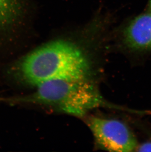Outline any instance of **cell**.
Segmentation results:
<instances>
[{"mask_svg": "<svg viewBox=\"0 0 151 152\" xmlns=\"http://www.w3.org/2000/svg\"><path fill=\"white\" fill-rule=\"evenodd\" d=\"M90 69L89 58L80 45L57 39L10 64L6 75L15 83L36 87L54 80L87 78Z\"/></svg>", "mask_w": 151, "mask_h": 152, "instance_id": "6da1fadb", "label": "cell"}, {"mask_svg": "<svg viewBox=\"0 0 151 152\" xmlns=\"http://www.w3.org/2000/svg\"><path fill=\"white\" fill-rule=\"evenodd\" d=\"M33 93L21 96L0 97V102L9 105L36 104L64 113L83 117L93 109L107 104L87 78L59 79L36 87Z\"/></svg>", "mask_w": 151, "mask_h": 152, "instance_id": "7a4b0ae2", "label": "cell"}, {"mask_svg": "<svg viewBox=\"0 0 151 152\" xmlns=\"http://www.w3.org/2000/svg\"><path fill=\"white\" fill-rule=\"evenodd\" d=\"M87 125L100 148L110 152L136 151L138 142L133 132L122 121L115 119L91 117Z\"/></svg>", "mask_w": 151, "mask_h": 152, "instance_id": "3957f363", "label": "cell"}, {"mask_svg": "<svg viewBox=\"0 0 151 152\" xmlns=\"http://www.w3.org/2000/svg\"><path fill=\"white\" fill-rule=\"evenodd\" d=\"M121 41L131 51L151 50V12L141 14L130 21L122 31Z\"/></svg>", "mask_w": 151, "mask_h": 152, "instance_id": "277c9868", "label": "cell"}, {"mask_svg": "<svg viewBox=\"0 0 151 152\" xmlns=\"http://www.w3.org/2000/svg\"><path fill=\"white\" fill-rule=\"evenodd\" d=\"M24 13L22 0H0V48L10 39Z\"/></svg>", "mask_w": 151, "mask_h": 152, "instance_id": "5b68a950", "label": "cell"}, {"mask_svg": "<svg viewBox=\"0 0 151 152\" xmlns=\"http://www.w3.org/2000/svg\"><path fill=\"white\" fill-rule=\"evenodd\" d=\"M136 151L139 152H151V140H148L138 144Z\"/></svg>", "mask_w": 151, "mask_h": 152, "instance_id": "8992f818", "label": "cell"}, {"mask_svg": "<svg viewBox=\"0 0 151 152\" xmlns=\"http://www.w3.org/2000/svg\"><path fill=\"white\" fill-rule=\"evenodd\" d=\"M149 7H150V12H151V0H150V2H149Z\"/></svg>", "mask_w": 151, "mask_h": 152, "instance_id": "52a82bcc", "label": "cell"}, {"mask_svg": "<svg viewBox=\"0 0 151 152\" xmlns=\"http://www.w3.org/2000/svg\"><path fill=\"white\" fill-rule=\"evenodd\" d=\"M149 113H151V111H150V112H149Z\"/></svg>", "mask_w": 151, "mask_h": 152, "instance_id": "ba28073f", "label": "cell"}]
</instances>
